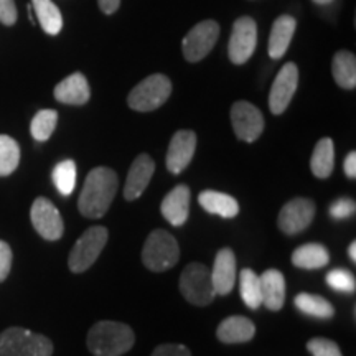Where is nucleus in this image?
Instances as JSON below:
<instances>
[{
	"label": "nucleus",
	"instance_id": "1",
	"mask_svg": "<svg viewBox=\"0 0 356 356\" xmlns=\"http://www.w3.org/2000/svg\"><path fill=\"white\" fill-rule=\"evenodd\" d=\"M118 185V173L114 170L106 167L92 168L88 173L81 195H79V213L91 220L104 216L115 197Z\"/></svg>",
	"mask_w": 356,
	"mask_h": 356
},
{
	"label": "nucleus",
	"instance_id": "2",
	"mask_svg": "<svg viewBox=\"0 0 356 356\" xmlns=\"http://www.w3.org/2000/svg\"><path fill=\"white\" fill-rule=\"evenodd\" d=\"M86 343L95 356H122L136 343V335L126 323L102 320L92 325Z\"/></svg>",
	"mask_w": 356,
	"mask_h": 356
},
{
	"label": "nucleus",
	"instance_id": "3",
	"mask_svg": "<svg viewBox=\"0 0 356 356\" xmlns=\"http://www.w3.org/2000/svg\"><path fill=\"white\" fill-rule=\"evenodd\" d=\"M50 338L20 327L7 328L0 333V356H51Z\"/></svg>",
	"mask_w": 356,
	"mask_h": 356
},
{
	"label": "nucleus",
	"instance_id": "4",
	"mask_svg": "<svg viewBox=\"0 0 356 356\" xmlns=\"http://www.w3.org/2000/svg\"><path fill=\"white\" fill-rule=\"evenodd\" d=\"M180 259V248L177 239L163 229H155L147 236L142 249V262L152 273L172 269Z\"/></svg>",
	"mask_w": 356,
	"mask_h": 356
},
{
	"label": "nucleus",
	"instance_id": "5",
	"mask_svg": "<svg viewBox=\"0 0 356 356\" xmlns=\"http://www.w3.org/2000/svg\"><path fill=\"white\" fill-rule=\"evenodd\" d=\"M172 95V83L165 74H150L132 89L127 97L129 108L139 113H150L165 104Z\"/></svg>",
	"mask_w": 356,
	"mask_h": 356
},
{
	"label": "nucleus",
	"instance_id": "6",
	"mask_svg": "<svg viewBox=\"0 0 356 356\" xmlns=\"http://www.w3.org/2000/svg\"><path fill=\"white\" fill-rule=\"evenodd\" d=\"M180 291L190 304L204 307L216 297L211 280V270L202 262H191L180 275Z\"/></svg>",
	"mask_w": 356,
	"mask_h": 356
},
{
	"label": "nucleus",
	"instance_id": "7",
	"mask_svg": "<svg viewBox=\"0 0 356 356\" xmlns=\"http://www.w3.org/2000/svg\"><path fill=\"white\" fill-rule=\"evenodd\" d=\"M108 228L104 226H92L84 231L70 252L68 266L71 273H84L95 264L108 243Z\"/></svg>",
	"mask_w": 356,
	"mask_h": 356
},
{
	"label": "nucleus",
	"instance_id": "8",
	"mask_svg": "<svg viewBox=\"0 0 356 356\" xmlns=\"http://www.w3.org/2000/svg\"><path fill=\"white\" fill-rule=\"evenodd\" d=\"M220 37V25L215 20H204L200 22L186 33L181 43L184 48V56L190 63H197L202 61L208 53L213 50Z\"/></svg>",
	"mask_w": 356,
	"mask_h": 356
},
{
	"label": "nucleus",
	"instance_id": "9",
	"mask_svg": "<svg viewBox=\"0 0 356 356\" xmlns=\"http://www.w3.org/2000/svg\"><path fill=\"white\" fill-rule=\"evenodd\" d=\"M257 44V25L254 19L251 17H239L234 22L233 32H231L229 43H228V55L231 63L244 65L252 53L256 50Z\"/></svg>",
	"mask_w": 356,
	"mask_h": 356
},
{
	"label": "nucleus",
	"instance_id": "10",
	"mask_svg": "<svg viewBox=\"0 0 356 356\" xmlns=\"http://www.w3.org/2000/svg\"><path fill=\"white\" fill-rule=\"evenodd\" d=\"M231 124L239 140L254 142L264 131V118L254 104L248 101L234 102L231 108Z\"/></svg>",
	"mask_w": 356,
	"mask_h": 356
},
{
	"label": "nucleus",
	"instance_id": "11",
	"mask_svg": "<svg viewBox=\"0 0 356 356\" xmlns=\"http://www.w3.org/2000/svg\"><path fill=\"white\" fill-rule=\"evenodd\" d=\"M30 220L37 233L47 241H56L63 236L65 225L58 208L48 198L40 197L33 202L30 210Z\"/></svg>",
	"mask_w": 356,
	"mask_h": 356
},
{
	"label": "nucleus",
	"instance_id": "12",
	"mask_svg": "<svg viewBox=\"0 0 356 356\" xmlns=\"http://www.w3.org/2000/svg\"><path fill=\"white\" fill-rule=\"evenodd\" d=\"M299 86V68L293 63H286L275 76L269 92L270 113L279 115L286 113Z\"/></svg>",
	"mask_w": 356,
	"mask_h": 356
},
{
	"label": "nucleus",
	"instance_id": "13",
	"mask_svg": "<svg viewBox=\"0 0 356 356\" xmlns=\"http://www.w3.org/2000/svg\"><path fill=\"white\" fill-rule=\"evenodd\" d=\"M315 216V203L309 198H293L279 213V229L286 234L302 233Z\"/></svg>",
	"mask_w": 356,
	"mask_h": 356
},
{
	"label": "nucleus",
	"instance_id": "14",
	"mask_svg": "<svg viewBox=\"0 0 356 356\" xmlns=\"http://www.w3.org/2000/svg\"><path fill=\"white\" fill-rule=\"evenodd\" d=\"M197 149V136L193 131H178L173 134L167 152V168L173 175H178L190 165Z\"/></svg>",
	"mask_w": 356,
	"mask_h": 356
},
{
	"label": "nucleus",
	"instance_id": "15",
	"mask_svg": "<svg viewBox=\"0 0 356 356\" xmlns=\"http://www.w3.org/2000/svg\"><path fill=\"white\" fill-rule=\"evenodd\" d=\"M154 170L155 162L150 155H137L136 160L132 162L131 168H129L126 188H124V198H126L127 202H134V200L142 197V193H144L145 188L150 184V180H152Z\"/></svg>",
	"mask_w": 356,
	"mask_h": 356
},
{
	"label": "nucleus",
	"instance_id": "16",
	"mask_svg": "<svg viewBox=\"0 0 356 356\" xmlns=\"http://www.w3.org/2000/svg\"><path fill=\"white\" fill-rule=\"evenodd\" d=\"M211 280L216 296H228L236 282V257L231 249L225 248L218 251L211 267Z\"/></svg>",
	"mask_w": 356,
	"mask_h": 356
},
{
	"label": "nucleus",
	"instance_id": "17",
	"mask_svg": "<svg viewBox=\"0 0 356 356\" xmlns=\"http://www.w3.org/2000/svg\"><path fill=\"white\" fill-rule=\"evenodd\" d=\"M162 216L172 226H184L190 215V188L186 185H177L163 198L160 207Z\"/></svg>",
	"mask_w": 356,
	"mask_h": 356
},
{
	"label": "nucleus",
	"instance_id": "18",
	"mask_svg": "<svg viewBox=\"0 0 356 356\" xmlns=\"http://www.w3.org/2000/svg\"><path fill=\"white\" fill-rule=\"evenodd\" d=\"M89 96H91V89L83 73L70 74L55 88V99L61 104L83 106L89 101Z\"/></svg>",
	"mask_w": 356,
	"mask_h": 356
},
{
	"label": "nucleus",
	"instance_id": "19",
	"mask_svg": "<svg viewBox=\"0 0 356 356\" xmlns=\"http://www.w3.org/2000/svg\"><path fill=\"white\" fill-rule=\"evenodd\" d=\"M259 279L262 305L273 312H279L286 302V277L277 269H267Z\"/></svg>",
	"mask_w": 356,
	"mask_h": 356
},
{
	"label": "nucleus",
	"instance_id": "20",
	"mask_svg": "<svg viewBox=\"0 0 356 356\" xmlns=\"http://www.w3.org/2000/svg\"><path fill=\"white\" fill-rule=\"evenodd\" d=\"M254 335H256L254 323L246 317H241V315H233V317L225 318L216 330L218 340L226 345L246 343V341L252 340Z\"/></svg>",
	"mask_w": 356,
	"mask_h": 356
},
{
	"label": "nucleus",
	"instance_id": "21",
	"mask_svg": "<svg viewBox=\"0 0 356 356\" xmlns=\"http://www.w3.org/2000/svg\"><path fill=\"white\" fill-rule=\"evenodd\" d=\"M297 20L292 15H280L275 19L273 30L269 35V56L279 60L286 55L289 44L292 42L293 33H296Z\"/></svg>",
	"mask_w": 356,
	"mask_h": 356
},
{
	"label": "nucleus",
	"instance_id": "22",
	"mask_svg": "<svg viewBox=\"0 0 356 356\" xmlns=\"http://www.w3.org/2000/svg\"><path fill=\"white\" fill-rule=\"evenodd\" d=\"M200 207L204 211L211 213V215H218L221 218H234L239 213V204L236 198L231 195L221 193V191L215 190H204L198 197Z\"/></svg>",
	"mask_w": 356,
	"mask_h": 356
},
{
	"label": "nucleus",
	"instance_id": "23",
	"mask_svg": "<svg viewBox=\"0 0 356 356\" xmlns=\"http://www.w3.org/2000/svg\"><path fill=\"white\" fill-rule=\"evenodd\" d=\"M335 167V145L328 137H323L315 145L310 159V168L317 178H328Z\"/></svg>",
	"mask_w": 356,
	"mask_h": 356
},
{
	"label": "nucleus",
	"instance_id": "24",
	"mask_svg": "<svg viewBox=\"0 0 356 356\" xmlns=\"http://www.w3.org/2000/svg\"><path fill=\"white\" fill-rule=\"evenodd\" d=\"M332 74L335 83L343 89L356 88V58L351 51L335 53L332 61Z\"/></svg>",
	"mask_w": 356,
	"mask_h": 356
},
{
	"label": "nucleus",
	"instance_id": "25",
	"mask_svg": "<svg viewBox=\"0 0 356 356\" xmlns=\"http://www.w3.org/2000/svg\"><path fill=\"white\" fill-rule=\"evenodd\" d=\"M328 261H330V254L327 248L317 243L304 244L292 252V264L300 269H320L327 266Z\"/></svg>",
	"mask_w": 356,
	"mask_h": 356
},
{
	"label": "nucleus",
	"instance_id": "26",
	"mask_svg": "<svg viewBox=\"0 0 356 356\" xmlns=\"http://www.w3.org/2000/svg\"><path fill=\"white\" fill-rule=\"evenodd\" d=\"M32 6L44 33L58 35L61 32L63 17H61L60 8L51 0H32Z\"/></svg>",
	"mask_w": 356,
	"mask_h": 356
},
{
	"label": "nucleus",
	"instance_id": "27",
	"mask_svg": "<svg viewBox=\"0 0 356 356\" xmlns=\"http://www.w3.org/2000/svg\"><path fill=\"white\" fill-rule=\"evenodd\" d=\"M293 304H296L297 309L304 312L305 315H310V317L315 318H332L335 315V309L327 299L320 296H314V293H297V297L293 299Z\"/></svg>",
	"mask_w": 356,
	"mask_h": 356
},
{
	"label": "nucleus",
	"instance_id": "28",
	"mask_svg": "<svg viewBox=\"0 0 356 356\" xmlns=\"http://www.w3.org/2000/svg\"><path fill=\"white\" fill-rule=\"evenodd\" d=\"M239 293L251 310H257L262 305L261 279L252 269H243L239 273Z\"/></svg>",
	"mask_w": 356,
	"mask_h": 356
},
{
	"label": "nucleus",
	"instance_id": "29",
	"mask_svg": "<svg viewBox=\"0 0 356 356\" xmlns=\"http://www.w3.org/2000/svg\"><path fill=\"white\" fill-rule=\"evenodd\" d=\"M53 184L63 197H70L76 186V163L73 160H63L53 168Z\"/></svg>",
	"mask_w": 356,
	"mask_h": 356
},
{
	"label": "nucleus",
	"instance_id": "30",
	"mask_svg": "<svg viewBox=\"0 0 356 356\" xmlns=\"http://www.w3.org/2000/svg\"><path fill=\"white\" fill-rule=\"evenodd\" d=\"M20 163V147L10 136H0V177L17 170Z\"/></svg>",
	"mask_w": 356,
	"mask_h": 356
},
{
	"label": "nucleus",
	"instance_id": "31",
	"mask_svg": "<svg viewBox=\"0 0 356 356\" xmlns=\"http://www.w3.org/2000/svg\"><path fill=\"white\" fill-rule=\"evenodd\" d=\"M58 122V113L53 109H42L35 114L32 119V126H30V132H32L33 139L38 142H47L51 137L53 131H55Z\"/></svg>",
	"mask_w": 356,
	"mask_h": 356
},
{
	"label": "nucleus",
	"instance_id": "32",
	"mask_svg": "<svg viewBox=\"0 0 356 356\" xmlns=\"http://www.w3.org/2000/svg\"><path fill=\"white\" fill-rule=\"evenodd\" d=\"M327 284L338 292L353 293L356 289L355 275L346 269H333L327 274Z\"/></svg>",
	"mask_w": 356,
	"mask_h": 356
},
{
	"label": "nucleus",
	"instance_id": "33",
	"mask_svg": "<svg viewBox=\"0 0 356 356\" xmlns=\"http://www.w3.org/2000/svg\"><path fill=\"white\" fill-rule=\"evenodd\" d=\"M307 350L312 356H343L340 346L328 338H312L307 343Z\"/></svg>",
	"mask_w": 356,
	"mask_h": 356
},
{
	"label": "nucleus",
	"instance_id": "34",
	"mask_svg": "<svg viewBox=\"0 0 356 356\" xmlns=\"http://www.w3.org/2000/svg\"><path fill=\"white\" fill-rule=\"evenodd\" d=\"M330 216L333 220H346V218L353 216L356 211V203L350 198H340L335 200L330 204Z\"/></svg>",
	"mask_w": 356,
	"mask_h": 356
},
{
	"label": "nucleus",
	"instance_id": "35",
	"mask_svg": "<svg viewBox=\"0 0 356 356\" xmlns=\"http://www.w3.org/2000/svg\"><path fill=\"white\" fill-rule=\"evenodd\" d=\"M150 356H191V351L185 345L165 343L159 345Z\"/></svg>",
	"mask_w": 356,
	"mask_h": 356
},
{
	"label": "nucleus",
	"instance_id": "36",
	"mask_svg": "<svg viewBox=\"0 0 356 356\" xmlns=\"http://www.w3.org/2000/svg\"><path fill=\"white\" fill-rule=\"evenodd\" d=\"M12 267V249L6 241H0V282L7 279Z\"/></svg>",
	"mask_w": 356,
	"mask_h": 356
},
{
	"label": "nucleus",
	"instance_id": "37",
	"mask_svg": "<svg viewBox=\"0 0 356 356\" xmlns=\"http://www.w3.org/2000/svg\"><path fill=\"white\" fill-rule=\"evenodd\" d=\"M0 22L7 26L17 22V7L13 0H0Z\"/></svg>",
	"mask_w": 356,
	"mask_h": 356
},
{
	"label": "nucleus",
	"instance_id": "38",
	"mask_svg": "<svg viewBox=\"0 0 356 356\" xmlns=\"http://www.w3.org/2000/svg\"><path fill=\"white\" fill-rule=\"evenodd\" d=\"M343 168H345L346 177L351 178V180H355L356 178V152H350L348 155H346V159L343 162Z\"/></svg>",
	"mask_w": 356,
	"mask_h": 356
},
{
	"label": "nucleus",
	"instance_id": "39",
	"mask_svg": "<svg viewBox=\"0 0 356 356\" xmlns=\"http://www.w3.org/2000/svg\"><path fill=\"white\" fill-rule=\"evenodd\" d=\"M97 3H99V8L106 15H113L121 6V0H97Z\"/></svg>",
	"mask_w": 356,
	"mask_h": 356
},
{
	"label": "nucleus",
	"instance_id": "40",
	"mask_svg": "<svg viewBox=\"0 0 356 356\" xmlns=\"http://www.w3.org/2000/svg\"><path fill=\"white\" fill-rule=\"evenodd\" d=\"M348 256H350L351 261L356 262V243H355V241L350 244V248H348Z\"/></svg>",
	"mask_w": 356,
	"mask_h": 356
},
{
	"label": "nucleus",
	"instance_id": "41",
	"mask_svg": "<svg viewBox=\"0 0 356 356\" xmlns=\"http://www.w3.org/2000/svg\"><path fill=\"white\" fill-rule=\"evenodd\" d=\"M315 3H317V6H328V3H332L333 0H314Z\"/></svg>",
	"mask_w": 356,
	"mask_h": 356
}]
</instances>
